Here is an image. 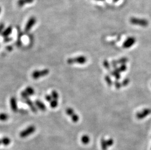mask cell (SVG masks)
Here are the masks:
<instances>
[{"instance_id": "35", "label": "cell", "mask_w": 151, "mask_h": 150, "mask_svg": "<svg viewBox=\"0 0 151 150\" xmlns=\"http://www.w3.org/2000/svg\"><path fill=\"white\" fill-rule=\"evenodd\" d=\"M1 7L0 6V13H1Z\"/></svg>"}, {"instance_id": "14", "label": "cell", "mask_w": 151, "mask_h": 150, "mask_svg": "<svg viewBox=\"0 0 151 150\" xmlns=\"http://www.w3.org/2000/svg\"><path fill=\"white\" fill-rule=\"evenodd\" d=\"M34 0H18L17 4L19 7H22L27 4H30L32 3Z\"/></svg>"}, {"instance_id": "3", "label": "cell", "mask_w": 151, "mask_h": 150, "mask_svg": "<svg viewBox=\"0 0 151 150\" xmlns=\"http://www.w3.org/2000/svg\"><path fill=\"white\" fill-rule=\"evenodd\" d=\"M50 71L48 69H44L42 70H37L34 71L32 74L31 76L34 79H38L42 77H45L49 74Z\"/></svg>"}, {"instance_id": "24", "label": "cell", "mask_w": 151, "mask_h": 150, "mask_svg": "<svg viewBox=\"0 0 151 150\" xmlns=\"http://www.w3.org/2000/svg\"><path fill=\"white\" fill-rule=\"evenodd\" d=\"M128 61V59L126 57H123L117 60V64H126Z\"/></svg>"}, {"instance_id": "9", "label": "cell", "mask_w": 151, "mask_h": 150, "mask_svg": "<svg viewBox=\"0 0 151 150\" xmlns=\"http://www.w3.org/2000/svg\"><path fill=\"white\" fill-rule=\"evenodd\" d=\"M136 42V39L133 37L128 38L123 44V47L124 48H130L135 45Z\"/></svg>"}, {"instance_id": "1", "label": "cell", "mask_w": 151, "mask_h": 150, "mask_svg": "<svg viewBox=\"0 0 151 150\" xmlns=\"http://www.w3.org/2000/svg\"><path fill=\"white\" fill-rule=\"evenodd\" d=\"M87 58L82 55L74 58H70L67 59V62L68 64L70 65L74 64H84L87 62Z\"/></svg>"}, {"instance_id": "6", "label": "cell", "mask_w": 151, "mask_h": 150, "mask_svg": "<svg viewBox=\"0 0 151 150\" xmlns=\"http://www.w3.org/2000/svg\"><path fill=\"white\" fill-rule=\"evenodd\" d=\"M35 93V90L33 88L30 86L27 87L25 89L23 90L21 93V95L24 99L29 98V97L33 95Z\"/></svg>"}, {"instance_id": "12", "label": "cell", "mask_w": 151, "mask_h": 150, "mask_svg": "<svg viewBox=\"0 0 151 150\" xmlns=\"http://www.w3.org/2000/svg\"><path fill=\"white\" fill-rule=\"evenodd\" d=\"M12 30H13L12 27L11 26H8L7 28H6L3 30L1 35L3 38L9 37V35L12 33Z\"/></svg>"}, {"instance_id": "31", "label": "cell", "mask_w": 151, "mask_h": 150, "mask_svg": "<svg viewBox=\"0 0 151 150\" xmlns=\"http://www.w3.org/2000/svg\"><path fill=\"white\" fill-rule=\"evenodd\" d=\"M12 40V38L11 37H7L4 38L3 41H4V42H5V43H8V42L11 41Z\"/></svg>"}, {"instance_id": "17", "label": "cell", "mask_w": 151, "mask_h": 150, "mask_svg": "<svg viewBox=\"0 0 151 150\" xmlns=\"http://www.w3.org/2000/svg\"><path fill=\"white\" fill-rule=\"evenodd\" d=\"M100 145L102 150H108V147L106 143V139L103 137L100 140Z\"/></svg>"}, {"instance_id": "32", "label": "cell", "mask_w": 151, "mask_h": 150, "mask_svg": "<svg viewBox=\"0 0 151 150\" xmlns=\"http://www.w3.org/2000/svg\"><path fill=\"white\" fill-rule=\"evenodd\" d=\"M4 29V24H0V34H1L2 31Z\"/></svg>"}, {"instance_id": "5", "label": "cell", "mask_w": 151, "mask_h": 150, "mask_svg": "<svg viewBox=\"0 0 151 150\" xmlns=\"http://www.w3.org/2000/svg\"><path fill=\"white\" fill-rule=\"evenodd\" d=\"M35 126H34V125H30L20 133V136L22 138H25L32 134L34 132H35Z\"/></svg>"}, {"instance_id": "26", "label": "cell", "mask_w": 151, "mask_h": 150, "mask_svg": "<svg viewBox=\"0 0 151 150\" xmlns=\"http://www.w3.org/2000/svg\"><path fill=\"white\" fill-rule=\"evenodd\" d=\"M129 82H130V79L128 78H126L123 80V81L121 82V84L122 86H126L129 84Z\"/></svg>"}, {"instance_id": "33", "label": "cell", "mask_w": 151, "mask_h": 150, "mask_svg": "<svg viewBox=\"0 0 151 150\" xmlns=\"http://www.w3.org/2000/svg\"><path fill=\"white\" fill-rule=\"evenodd\" d=\"M6 49L8 50V51H11L12 49H13V47L12 46H8L7 47H6Z\"/></svg>"}, {"instance_id": "27", "label": "cell", "mask_w": 151, "mask_h": 150, "mask_svg": "<svg viewBox=\"0 0 151 150\" xmlns=\"http://www.w3.org/2000/svg\"><path fill=\"white\" fill-rule=\"evenodd\" d=\"M103 66H104V67L106 68V69H107V70L110 69L111 65L108 60H105L103 61Z\"/></svg>"}, {"instance_id": "29", "label": "cell", "mask_w": 151, "mask_h": 150, "mask_svg": "<svg viewBox=\"0 0 151 150\" xmlns=\"http://www.w3.org/2000/svg\"><path fill=\"white\" fill-rule=\"evenodd\" d=\"M45 100L47 101L49 103L53 100L52 99V98L51 96V95H46L45 96Z\"/></svg>"}, {"instance_id": "30", "label": "cell", "mask_w": 151, "mask_h": 150, "mask_svg": "<svg viewBox=\"0 0 151 150\" xmlns=\"http://www.w3.org/2000/svg\"><path fill=\"white\" fill-rule=\"evenodd\" d=\"M117 60H113L111 62V65L113 67V68H117Z\"/></svg>"}, {"instance_id": "28", "label": "cell", "mask_w": 151, "mask_h": 150, "mask_svg": "<svg viewBox=\"0 0 151 150\" xmlns=\"http://www.w3.org/2000/svg\"><path fill=\"white\" fill-rule=\"evenodd\" d=\"M114 85L115 88H116V89H120V88H121V86H122L121 83H120V82H119L117 80L114 82Z\"/></svg>"}, {"instance_id": "23", "label": "cell", "mask_w": 151, "mask_h": 150, "mask_svg": "<svg viewBox=\"0 0 151 150\" xmlns=\"http://www.w3.org/2000/svg\"><path fill=\"white\" fill-rule=\"evenodd\" d=\"M105 80L106 81L107 84L110 86H111L112 85H113V82H112V80L110 77V76L108 75H106V76H105Z\"/></svg>"}, {"instance_id": "34", "label": "cell", "mask_w": 151, "mask_h": 150, "mask_svg": "<svg viewBox=\"0 0 151 150\" xmlns=\"http://www.w3.org/2000/svg\"><path fill=\"white\" fill-rule=\"evenodd\" d=\"M119 0H113V2H117L118 1H119Z\"/></svg>"}, {"instance_id": "2", "label": "cell", "mask_w": 151, "mask_h": 150, "mask_svg": "<svg viewBox=\"0 0 151 150\" xmlns=\"http://www.w3.org/2000/svg\"><path fill=\"white\" fill-rule=\"evenodd\" d=\"M130 22L133 25L141 27H147L149 25V22L144 19L133 17L130 19Z\"/></svg>"}, {"instance_id": "11", "label": "cell", "mask_w": 151, "mask_h": 150, "mask_svg": "<svg viewBox=\"0 0 151 150\" xmlns=\"http://www.w3.org/2000/svg\"><path fill=\"white\" fill-rule=\"evenodd\" d=\"M24 100H25V102L29 106L31 111L34 113H37L38 111L37 107L35 104L32 101V100H31L29 98L26 99Z\"/></svg>"}, {"instance_id": "16", "label": "cell", "mask_w": 151, "mask_h": 150, "mask_svg": "<svg viewBox=\"0 0 151 150\" xmlns=\"http://www.w3.org/2000/svg\"><path fill=\"white\" fill-rule=\"evenodd\" d=\"M91 141V139L90 137H89V135H83L81 138V142L85 145H87Z\"/></svg>"}, {"instance_id": "18", "label": "cell", "mask_w": 151, "mask_h": 150, "mask_svg": "<svg viewBox=\"0 0 151 150\" xmlns=\"http://www.w3.org/2000/svg\"><path fill=\"white\" fill-rule=\"evenodd\" d=\"M1 140V144H3L5 146H7L8 145L10 142H11V140L9 138L7 137H3L1 139H0Z\"/></svg>"}, {"instance_id": "19", "label": "cell", "mask_w": 151, "mask_h": 150, "mask_svg": "<svg viewBox=\"0 0 151 150\" xmlns=\"http://www.w3.org/2000/svg\"><path fill=\"white\" fill-rule=\"evenodd\" d=\"M51 96L53 100H58L59 98V95L58 93L56 90H53L51 93Z\"/></svg>"}, {"instance_id": "21", "label": "cell", "mask_w": 151, "mask_h": 150, "mask_svg": "<svg viewBox=\"0 0 151 150\" xmlns=\"http://www.w3.org/2000/svg\"><path fill=\"white\" fill-rule=\"evenodd\" d=\"M9 118L8 115L6 113H0V120L2 121H4L7 120Z\"/></svg>"}, {"instance_id": "8", "label": "cell", "mask_w": 151, "mask_h": 150, "mask_svg": "<svg viewBox=\"0 0 151 150\" xmlns=\"http://www.w3.org/2000/svg\"><path fill=\"white\" fill-rule=\"evenodd\" d=\"M37 22V19L35 17H31L27 21L25 27V31L26 32L30 31L34 26Z\"/></svg>"}, {"instance_id": "22", "label": "cell", "mask_w": 151, "mask_h": 150, "mask_svg": "<svg viewBox=\"0 0 151 150\" xmlns=\"http://www.w3.org/2000/svg\"><path fill=\"white\" fill-rule=\"evenodd\" d=\"M106 141L107 145L108 147H111L113 146V145L114 144V140L112 138H110L108 139H106Z\"/></svg>"}, {"instance_id": "15", "label": "cell", "mask_w": 151, "mask_h": 150, "mask_svg": "<svg viewBox=\"0 0 151 150\" xmlns=\"http://www.w3.org/2000/svg\"><path fill=\"white\" fill-rule=\"evenodd\" d=\"M120 73V72L119 71L118 68L117 67V68H115L113 71L111 72L110 74L112 76H114L116 80H118V79H119V78L121 77Z\"/></svg>"}, {"instance_id": "10", "label": "cell", "mask_w": 151, "mask_h": 150, "mask_svg": "<svg viewBox=\"0 0 151 150\" xmlns=\"http://www.w3.org/2000/svg\"><path fill=\"white\" fill-rule=\"evenodd\" d=\"M10 106L12 111L14 112H17L18 111L17 101L16 99L14 97H12L9 100Z\"/></svg>"}, {"instance_id": "20", "label": "cell", "mask_w": 151, "mask_h": 150, "mask_svg": "<svg viewBox=\"0 0 151 150\" xmlns=\"http://www.w3.org/2000/svg\"><path fill=\"white\" fill-rule=\"evenodd\" d=\"M49 105H50V107L51 108H53V109L56 108V107H57V106L58 105V100H52L49 102Z\"/></svg>"}, {"instance_id": "25", "label": "cell", "mask_w": 151, "mask_h": 150, "mask_svg": "<svg viewBox=\"0 0 151 150\" xmlns=\"http://www.w3.org/2000/svg\"><path fill=\"white\" fill-rule=\"evenodd\" d=\"M127 69V66L126 64H122L120 66L119 68H118V69L120 72H124L126 71Z\"/></svg>"}, {"instance_id": "36", "label": "cell", "mask_w": 151, "mask_h": 150, "mask_svg": "<svg viewBox=\"0 0 151 150\" xmlns=\"http://www.w3.org/2000/svg\"><path fill=\"white\" fill-rule=\"evenodd\" d=\"M1 144V140L0 139V145Z\"/></svg>"}, {"instance_id": "37", "label": "cell", "mask_w": 151, "mask_h": 150, "mask_svg": "<svg viewBox=\"0 0 151 150\" xmlns=\"http://www.w3.org/2000/svg\"><path fill=\"white\" fill-rule=\"evenodd\" d=\"M99 0V1H103L104 0Z\"/></svg>"}, {"instance_id": "7", "label": "cell", "mask_w": 151, "mask_h": 150, "mask_svg": "<svg viewBox=\"0 0 151 150\" xmlns=\"http://www.w3.org/2000/svg\"><path fill=\"white\" fill-rule=\"evenodd\" d=\"M151 113V109L148 108H146L142 110V111L137 112L136 114V118L137 119L139 120H141L145 119L147 116H148Z\"/></svg>"}, {"instance_id": "13", "label": "cell", "mask_w": 151, "mask_h": 150, "mask_svg": "<svg viewBox=\"0 0 151 150\" xmlns=\"http://www.w3.org/2000/svg\"><path fill=\"white\" fill-rule=\"evenodd\" d=\"M35 104L36 107L38 108L40 110L43 112H45L46 109L45 104L40 100H36L35 101Z\"/></svg>"}, {"instance_id": "4", "label": "cell", "mask_w": 151, "mask_h": 150, "mask_svg": "<svg viewBox=\"0 0 151 150\" xmlns=\"http://www.w3.org/2000/svg\"><path fill=\"white\" fill-rule=\"evenodd\" d=\"M66 113L68 116L71 117L72 120L74 123H77L79 120V116L72 108H67L66 110Z\"/></svg>"}]
</instances>
